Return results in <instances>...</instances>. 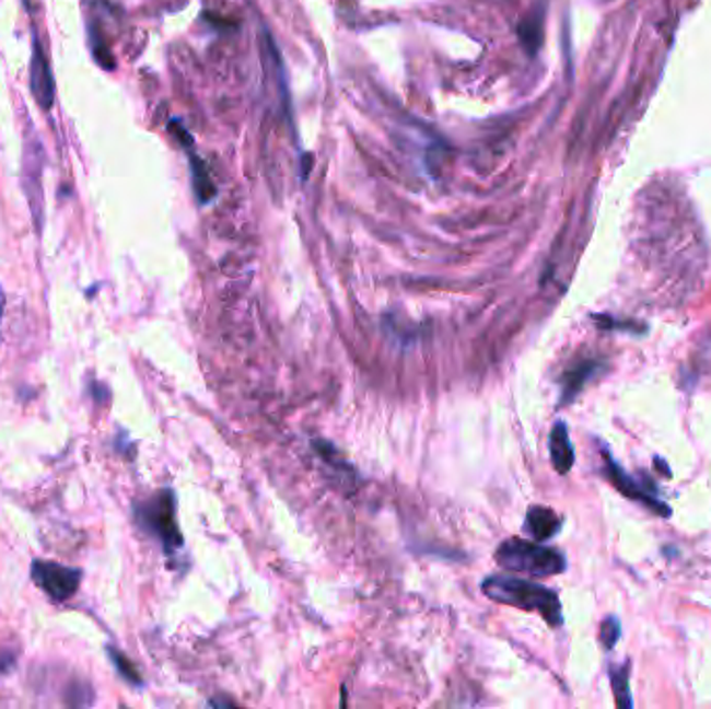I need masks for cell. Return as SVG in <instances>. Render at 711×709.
<instances>
[{
	"label": "cell",
	"mask_w": 711,
	"mask_h": 709,
	"mask_svg": "<svg viewBox=\"0 0 711 709\" xmlns=\"http://www.w3.org/2000/svg\"><path fill=\"white\" fill-rule=\"evenodd\" d=\"M482 593L498 604L512 605L524 612L541 614L545 623L553 628L562 626V604L556 591L547 589L544 584L533 583L518 577L493 574L487 577L481 584Z\"/></svg>",
	"instance_id": "obj_1"
},
{
	"label": "cell",
	"mask_w": 711,
	"mask_h": 709,
	"mask_svg": "<svg viewBox=\"0 0 711 709\" xmlns=\"http://www.w3.org/2000/svg\"><path fill=\"white\" fill-rule=\"evenodd\" d=\"M133 521L152 539L161 543L167 556L184 547V535L177 522V498L173 489H161L148 500L133 503Z\"/></svg>",
	"instance_id": "obj_2"
},
{
	"label": "cell",
	"mask_w": 711,
	"mask_h": 709,
	"mask_svg": "<svg viewBox=\"0 0 711 709\" xmlns=\"http://www.w3.org/2000/svg\"><path fill=\"white\" fill-rule=\"evenodd\" d=\"M496 562L508 572L528 577H556L566 570L564 556L544 543L510 537L496 549Z\"/></svg>",
	"instance_id": "obj_3"
},
{
	"label": "cell",
	"mask_w": 711,
	"mask_h": 709,
	"mask_svg": "<svg viewBox=\"0 0 711 709\" xmlns=\"http://www.w3.org/2000/svg\"><path fill=\"white\" fill-rule=\"evenodd\" d=\"M46 156H44V147L36 133L34 126H27V136H25V147H23V165H22V184L23 191L30 200V210L34 214L36 228L43 230L44 214V191H43V173Z\"/></svg>",
	"instance_id": "obj_4"
},
{
	"label": "cell",
	"mask_w": 711,
	"mask_h": 709,
	"mask_svg": "<svg viewBox=\"0 0 711 709\" xmlns=\"http://www.w3.org/2000/svg\"><path fill=\"white\" fill-rule=\"evenodd\" d=\"M30 577L55 604H63L78 593L84 572L65 563L34 560L30 566Z\"/></svg>",
	"instance_id": "obj_5"
},
{
	"label": "cell",
	"mask_w": 711,
	"mask_h": 709,
	"mask_svg": "<svg viewBox=\"0 0 711 709\" xmlns=\"http://www.w3.org/2000/svg\"><path fill=\"white\" fill-rule=\"evenodd\" d=\"M30 92L40 106L43 113H50L57 98V84L55 73L50 67V59L46 55L40 34L36 30V23H32V61H30Z\"/></svg>",
	"instance_id": "obj_6"
},
{
	"label": "cell",
	"mask_w": 711,
	"mask_h": 709,
	"mask_svg": "<svg viewBox=\"0 0 711 709\" xmlns=\"http://www.w3.org/2000/svg\"><path fill=\"white\" fill-rule=\"evenodd\" d=\"M606 464L607 477H609V480L616 485L618 491H622V493H625L627 498H630V500L641 501V503H645L649 508H653V510H655L657 514H662V516H669L668 505L662 503L660 500H655L653 493H649L645 485H639L637 480L630 479L627 473H625L618 464H614V460L609 458L607 454Z\"/></svg>",
	"instance_id": "obj_7"
},
{
	"label": "cell",
	"mask_w": 711,
	"mask_h": 709,
	"mask_svg": "<svg viewBox=\"0 0 711 709\" xmlns=\"http://www.w3.org/2000/svg\"><path fill=\"white\" fill-rule=\"evenodd\" d=\"M562 528L560 516L545 505H531L524 519V533L533 542L545 543L553 539Z\"/></svg>",
	"instance_id": "obj_8"
},
{
	"label": "cell",
	"mask_w": 711,
	"mask_h": 709,
	"mask_svg": "<svg viewBox=\"0 0 711 709\" xmlns=\"http://www.w3.org/2000/svg\"><path fill=\"white\" fill-rule=\"evenodd\" d=\"M549 454H551L553 468L560 475H568L570 468L574 466V448L562 420H558L549 433Z\"/></svg>",
	"instance_id": "obj_9"
},
{
	"label": "cell",
	"mask_w": 711,
	"mask_h": 709,
	"mask_svg": "<svg viewBox=\"0 0 711 709\" xmlns=\"http://www.w3.org/2000/svg\"><path fill=\"white\" fill-rule=\"evenodd\" d=\"M599 371V362L595 360H581L574 367H570L562 375V404H570L574 397L581 394L586 381Z\"/></svg>",
	"instance_id": "obj_10"
},
{
	"label": "cell",
	"mask_w": 711,
	"mask_h": 709,
	"mask_svg": "<svg viewBox=\"0 0 711 709\" xmlns=\"http://www.w3.org/2000/svg\"><path fill=\"white\" fill-rule=\"evenodd\" d=\"M106 655H108V660H110L113 667L117 670V674H119L126 683L133 685V687H142V685H144L142 674L138 672V667L131 664V660L127 658L126 653H121L119 649L108 646L106 647Z\"/></svg>",
	"instance_id": "obj_11"
},
{
	"label": "cell",
	"mask_w": 711,
	"mask_h": 709,
	"mask_svg": "<svg viewBox=\"0 0 711 709\" xmlns=\"http://www.w3.org/2000/svg\"><path fill=\"white\" fill-rule=\"evenodd\" d=\"M611 688L616 693V704L620 708H632L630 688H628V664L620 667H611Z\"/></svg>",
	"instance_id": "obj_12"
},
{
	"label": "cell",
	"mask_w": 711,
	"mask_h": 709,
	"mask_svg": "<svg viewBox=\"0 0 711 709\" xmlns=\"http://www.w3.org/2000/svg\"><path fill=\"white\" fill-rule=\"evenodd\" d=\"M620 632H622L620 620L611 616V618L604 620V625L599 628V639H602V643H604L606 649H611V647H616V643H618Z\"/></svg>",
	"instance_id": "obj_13"
},
{
	"label": "cell",
	"mask_w": 711,
	"mask_h": 709,
	"mask_svg": "<svg viewBox=\"0 0 711 709\" xmlns=\"http://www.w3.org/2000/svg\"><path fill=\"white\" fill-rule=\"evenodd\" d=\"M2 314H4V293L0 290V325H2Z\"/></svg>",
	"instance_id": "obj_14"
},
{
	"label": "cell",
	"mask_w": 711,
	"mask_h": 709,
	"mask_svg": "<svg viewBox=\"0 0 711 709\" xmlns=\"http://www.w3.org/2000/svg\"><path fill=\"white\" fill-rule=\"evenodd\" d=\"M23 7L30 11V0H23Z\"/></svg>",
	"instance_id": "obj_15"
}]
</instances>
